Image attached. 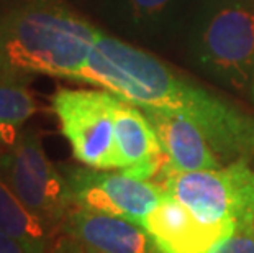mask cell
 I'll list each match as a JSON object with an SVG mask.
<instances>
[{
  "label": "cell",
  "mask_w": 254,
  "mask_h": 253,
  "mask_svg": "<svg viewBox=\"0 0 254 253\" xmlns=\"http://www.w3.org/2000/svg\"><path fill=\"white\" fill-rule=\"evenodd\" d=\"M79 81L131 102L186 117L210 140L220 156L254 155V118L218 95L181 78L154 56L104 35L90 50Z\"/></svg>",
  "instance_id": "1"
},
{
  "label": "cell",
  "mask_w": 254,
  "mask_h": 253,
  "mask_svg": "<svg viewBox=\"0 0 254 253\" xmlns=\"http://www.w3.org/2000/svg\"><path fill=\"white\" fill-rule=\"evenodd\" d=\"M99 30L58 5H26L0 18V76L79 79Z\"/></svg>",
  "instance_id": "2"
},
{
  "label": "cell",
  "mask_w": 254,
  "mask_h": 253,
  "mask_svg": "<svg viewBox=\"0 0 254 253\" xmlns=\"http://www.w3.org/2000/svg\"><path fill=\"white\" fill-rule=\"evenodd\" d=\"M163 189L203 222H231L236 232L254 227V168L240 158L217 169L163 171Z\"/></svg>",
  "instance_id": "3"
},
{
  "label": "cell",
  "mask_w": 254,
  "mask_h": 253,
  "mask_svg": "<svg viewBox=\"0 0 254 253\" xmlns=\"http://www.w3.org/2000/svg\"><path fill=\"white\" fill-rule=\"evenodd\" d=\"M0 173L25 207L58 232L72 209L71 192L66 176L48 158L36 133H21L18 142L0 155Z\"/></svg>",
  "instance_id": "4"
},
{
  "label": "cell",
  "mask_w": 254,
  "mask_h": 253,
  "mask_svg": "<svg viewBox=\"0 0 254 253\" xmlns=\"http://www.w3.org/2000/svg\"><path fill=\"white\" fill-rule=\"evenodd\" d=\"M115 100L117 95L109 90L59 89L53 95V112L63 135L84 166L117 169Z\"/></svg>",
  "instance_id": "5"
},
{
  "label": "cell",
  "mask_w": 254,
  "mask_h": 253,
  "mask_svg": "<svg viewBox=\"0 0 254 253\" xmlns=\"http://www.w3.org/2000/svg\"><path fill=\"white\" fill-rule=\"evenodd\" d=\"M72 207L117 215L141 224L163 199L164 189L153 181L133 177L123 171L69 168L64 171Z\"/></svg>",
  "instance_id": "6"
},
{
  "label": "cell",
  "mask_w": 254,
  "mask_h": 253,
  "mask_svg": "<svg viewBox=\"0 0 254 253\" xmlns=\"http://www.w3.org/2000/svg\"><path fill=\"white\" fill-rule=\"evenodd\" d=\"M200 61L233 87H245L254 76V12L241 3L220 7L205 23Z\"/></svg>",
  "instance_id": "7"
},
{
  "label": "cell",
  "mask_w": 254,
  "mask_h": 253,
  "mask_svg": "<svg viewBox=\"0 0 254 253\" xmlns=\"http://www.w3.org/2000/svg\"><path fill=\"white\" fill-rule=\"evenodd\" d=\"M139 225L158 253H217L236 234L231 222L200 220L166 191L154 211Z\"/></svg>",
  "instance_id": "8"
},
{
  "label": "cell",
  "mask_w": 254,
  "mask_h": 253,
  "mask_svg": "<svg viewBox=\"0 0 254 253\" xmlns=\"http://www.w3.org/2000/svg\"><path fill=\"white\" fill-rule=\"evenodd\" d=\"M113 117L117 169L144 181L163 173L167 163L164 150L144 112L117 95Z\"/></svg>",
  "instance_id": "9"
},
{
  "label": "cell",
  "mask_w": 254,
  "mask_h": 253,
  "mask_svg": "<svg viewBox=\"0 0 254 253\" xmlns=\"http://www.w3.org/2000/svg\"><path fill=\"white\" fill-rule=\"evenodd\" d=\"M58 232L90 253H158L139 224L79 207L66 214Z\"/></svg>",
  "instance_id": "10"
},
{
  "label": "cell",
  "mask_w": 254,
  "mask_h": 253,
  "mask_svg": "<svg viewBox=\"0 0 254 253\" xmlns=\"http://www.w3.org/2000/svg\"><path fill=\"white\" fill-rule=\"evenodd\" d=\"M153 125L167 163L163 171L192 173L221 168V156L210 140L186 117L159 109H141Z\"/></svg>",
  "instance_id": "11"
},
{
  "label": "cell",
  "mask_w": 254,
  "mask_h": 253,
  "mask_svg": "<svg viewBox=\"0 0 254 253\" xmlns=\"http://www.w3.org/2000/svg\"><path fill=\"white\" fill-rule=\"evenodd\" d=\"M0 234L17 240L26 253H48L55 230L25 207L0 173Z\"/></svg>",
  "instance_id": "12"
},
{
  "label": "cell",
  "mask_w": 254,
  "mask_h": 253,
  "mask_svg": "<svg viewBox=\"0 0 254 253\" xmlns=\"http://www.w3.org/2000/svg\"><path fill=\"white\" fill-rule=\"evenodd\" d=\"M36 110L38 104L28 89L13 81H0V147L12 148Z\"/></svg>",
  "instance_id": "13"
},
{
  "label": "cell",
  "mask_w": 254,
  "mask_h": 253,
  "mask_svg": "<svg viewBox=\"0 0 254 253\" xmlns=\"http://www.w3.org/2000/svg\"><path fill=\"white\" fill-rule=\"evenodd\" d=\"M217 253H254V232H236Z\"/></svg>",
  "instance_id": "14"
},
{
  "label": "cell",
  "mask_w": 254,
  "mask_h": 253,
  "mask_svg": "<svg viewBox=\"0 0 254 253\" xmlns=\"http://www.w3.org/2000/svg\"><path fill=\"white\" fill-rule=\"evenodd\" d=\"M169 2L171 0H129L133 12L138 17H153V15H158L159 12H163Z\"/></svg>",
  "instance_id": "15"
},
{
  "label": "cell",
  "mask_w": 254,
  "mask_h": 253,
  "mask_svg": "<svg viewBox=\"0 0 254 253\" xmlns=\"http://www.w3.org/2000/svg\"><path fill=\"white\" fill-rule=\"evenodd\" d=\"M48 253H90V252L85 250L84 247H80L77 242H74L72 239L59 234V237H56V239L53 240Z\"/></svg>",
  "instance_id": "16"
},
{
  "label": "cell",
  "mask_w": 254,
  "mask_h": 253,
  "mask_svg": "<svg viewBox=\"0 0 254 253\" xmlns=\"http://www.w3.org/2000/svg\"><path fill=\"white\" fill-rule=\"evenodd\" d=\"M0 253H26L17 240L0 234Z\"/></svg>",
  "instance_id": "17"
},
{
  "label": "cell",
  "mask_w": 254,
  "mask_h": 253,
  "mask_svg": "<svg viewBox=\"0 0 254 253\" xmlns=\"http://www.w3.org/2000/svg\"><path fill=\"white\" fill-rule=\"evenodd\" d=\"M253 97H254V79H253Z\"/></svg>",
  "instance_id": "18"
},
{
  "label": "cell",
  "mask_w": 254,
  "mask_h": 253,
  "mask_svg": "<svg viewBox=\"0 0 254 253\" xmlns=\"http://www.w3.org/2000/svg\"><path fill=\"white\" fill-rule=\"evenodd\" d=\"M253 232H254V227H253Z\"/></svg>",
  "instance_id": "19"
}]
</instances>
